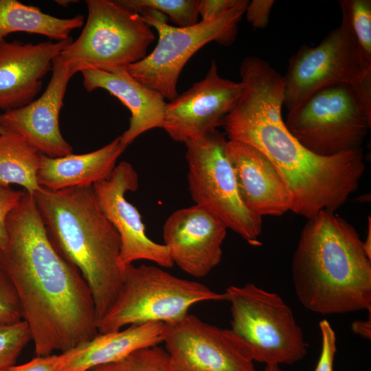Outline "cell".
<instances>
[{
    "label": "cell",
    "mask_w": 371,
    "mask_h": 371,
    "mask_svg": "<svg viewBox=\"0 0 371 371\" xmlns=\"http://www.w3.org/2000/svg\"><path fill=\"white\" fill-rule=\"evenodd\" d=\"M315 46L293 55L284 77V103L291 111L316 91L337 84L351 86L371 114V60L360 49L347 16Z\"/></svg>",
    "instance_id": "7"
},
{
    "label": "cell",
    "mask_w": 371,
    "mask_h": 371,
    "mask_svg": "<svg viewBox=\"0 0 371 371\" xmlns=\"http://www.w3.org/2000/svg\"><path fill=\"white\" fill-rule=\"evenodd\" d=\"M71 37L33 44L0 39V110L23 106L40 92L53 60L67 47Z\"/></svg>",
    "instance_id": "17"
},
{
    "label": "cell",
    "mask_w": 371,
    "mask_h": 371,
    "mask_svg": "<svg viewBox=\"0 0 371 371\" xmlns=\"http://www.w3.org/2000/svg\"><path fill=\"white\" fill-rule=\"evenodd\" d=\"M48 85L36 100L0 114V126L23 137L40 154L61 157L72 154L59 126V114L67 85L75 72L58 56L52 62Z\"/></svg>",
    "instance_id": "15"
},
{
    "label": "cell",
    "mask_w": 371,
    "mask_h": 371,
    "mask_svg": "<svg viewBox=\"0 0 371 371\" xmlns=\"http://www.w3.org/2000/svg\"><path fill=\"white\" fill-rule=\"evenodd\" d=\"M227 139L217 130L185 142L191 197L252 245H258L262 217L249 210L240 196L225 151Z\"/></svg>",
    "instance_id": "11"
},
{
    "label": "cell",
    "mask_w": 371,
    "mask_h": 371,
    "mask_svg": "<svg viewBox=\"0 0 371 371\" xmlns=\"http://www.w3.org/2000/svg\"><path fill=\"white\" fill-rule=\"evenodd\" d=\"M274 3L273 0H253L249 2L245 12L247 21L255 28L266 27Z\"/></svg>",
    "instance_id": "31"
},
{
    "label": "cell",
    "mask_w": 371,
    "mask_h": 371,
    "mask_svg": "<svg viewBox=\"0 0 371 371\" xmlns=\"http://www.w3.org/2000/svg\"><path fill=\"white\" fill-rule=\"evenodd\" d=\"M242 91L240 82L219 76L213 60L203 79L166 103L162 128L175 142L202 137L223 125Z\"/></svg>",
    "instance_id": "13"
},
{
    "label": "cell",
    "mask_w": 371,
    "mask_h": 371,
    "mask_svg": "<svg viewBox=\"0 0 371 371\" xmlns=\"http://www.w3.org/2000/svg\"><path fill=\"white\" fill-rule=\"evenodd\" d=\"M165 324L147 322L98 333L91 339L59 355L56 371H89L120 361L131 353L163 341Z\"/></svg>",
    "instance_id": "20"
},
{
    "label": "cell",
    "mask_w": 371,
    "mask_h": 371,
    "mask_svg": "<svg viewBox=\"0 0 371 371\" xmlns=\"http://www.w3.org/2000/svg\"><path fill=\"white\" fill-rule=\"evenodd\" d=\"M7 230L0 267L15 287L36 356L65 352L97 335L88 284L52 242L33 195L24 191Z\"/></svg>",
    "instance_id": "2"
},
{
    "label": "cell",
    "mask_w": 371,
    "mask_h": 371,
    "mask_svg": "<svg viewBox=\"0 0 371 371\" xmlns=\"http://www.w3.org/2000/svg\"><path fill=\"white\" fill-rule=\"evenodd\" d=\"M285 124L308 150L331 157L361 148L371 126V114L346 84L324 87L288 111Z\"/></svg>",
    "instance_id": "10"
},
{
    "label": "cell",
    "mask_w": 371,
    "mask_h": 371,
    "mask_svg": "<svg viewBox=\"0 0 371 371\" xmlns=\"http://www.w3.org/2000/svg\"><path fill=\"white\" fill-rule=\"evenodd\" d=\"M322 348L319 360L313 371H333V363L337 351L335 333L330 324L323 319L319 324Z\"/></svg>",
    "instance_id": "30"
},
{
    "label": "cell",
    "mask_w": 371,
    "mask_h": 371,
    "mask_svg": "<svg viewBox=\"0 0 371 371\" xmlns=\"http://www.w3.org/2000/svg\"><path fill=\"white\" fill-rule=\"evenodd\" d=\"M249 2L239 0L223 15L188 27L168 25L167 16L155 10H139L137 13L157 32L158 41L144 58L126 67L128 72L164 99L173 100L178 95L177 84L183 68L199 49L212 41L224 46L234 41Z\"/></svg>",
    "instance_id": "8"
},
{
    "label": "cell",
    "mask_w": 371,
    "mask_h": 371,
    "mask_svg": "<svg viewBox=\"0 0 371 371\" xmlns=\"http://www.w3.org/2000/svg\"><path fill=\"white\" fill-rule=\"evenodd\" d=\"M41 157L20 135L3 130L0 135V186L19 185L34 195L41 188L37 181Z\"/></svg>",
    "instance_id": "23"
},
{
    "label": "cell",
    "mask_w": 371,
    "mask_h": 371,
    "mask_svg": "<svg viewBox=\"0 0 371 371\" xmlns=\"http://www.w3.org/2000/svg\"><path fill=\"white\" fill-rule=\"evenodd\" d=\"M88 15L76 40L59 54L75 74L87 69L115 71L147 56L152 27L120 1L87 0Z\"/></svg>",
    "instance_id": "9"
},
{
    "label": "cell",
    "mask_w": 371,
    "mask_h": 371,
    "mask_svg": "<svg viewBox=\"0 0 371 371\" xmlns=\"http://www.w3.org/2000/svg\"><path fill=\"white\" fill-rule=\"evenodd\" d=\"M223 293L230 304V330L254 362L291 365L305 357L302 330L278 294L253 283L229 286Z\"/></svg>",
    "instance_id": "6"
},
{
    "label": "cell",
    "mask_w": 371,
    "mask_h": 371,
    "mask_svg": "<svg viewBox=\"0 0 371 371\" xmlns=\"http://www.w3.org/2000/svg\"><path fill=\"white\" fill-rule=\"evenodd\" d=\"M33 196L52 242L88 284L99 320L124 280L118 233L100 208L93 186L41 187Z\"/></svg>",
    "instance_id": "4"
},
{
    "label": "cell",
    "mask_w": 371,
    "mask_h": 371,
    "mask_svg": "<svg viewBox=\"0 0 371 371\" xmlns=\"http://www.w3.org/2000/svg\"><path fill=\"white\" fill-rule=\"evenodd\" d=\"M227 229L217 217L194 205L175 211L166 219L164 245L174 264L188 274L201 278L220 263Z\"/></svg>",
    "instance_id": "16"
},
{
    "label": "cell",
    "mask_w": 371,
    "mask_h": 371,
    "mask_svg": "<svg viewBox=\"0 0 371 371\" xmlns=\"http://www.w3.org/2000/svg\"><path fill=\"white\" fill-rule=\"evenodd\" d=\"M293 287L307 310L371 312V258L355 228L335 212L308 218L291 262Z\"/></svg>",
    "instance_id": "3"
},
{
    "label": "cell",
    "mask_w": 371,
    "mask_h": 371,
    "mask_svg": "<svg viewBox=\"0 0 371 371\" xmlns=\"http://www.w3.org/2000/svg\"><path fill=\"white\" fill-rule=\"evenodd\" d=\"M23 193L24 190H16L10 186H0V255L8 244V217L18 205Z\"/></svg>",
    "instance_id": "29"
},
{
    "label": "cell",
    "mask_w": 371,
    "mask_h": 371,
    "mask_svg": "<svg viewBox=\"0 0 371 371\" xmlns=\"http://www.w3.org/2000/svg\"><path fill=\"white\" fill-rule=\"evenodd\" d=\"M339 3L360 49L371 60V1L342 0Z\"/></svg>",
    "instance_id": "27"
},
{
    "label": "cell",
    "mask_w": 371,
    "mask_h": 371,
    "mask_svg": "<svg viewBox=\"0 0 371 371\" xmlns=\"http://www.w3.org/2000/svg\"><path fill=\"white\" fill-rule=\"evenodd\" d=\"M225 151L247 207L256 214L281 216L291 210V198L271 162L247 144L227 140Z\"/></svg>",
    "instance_id": "18"
},
{
    "label": "cell",
    "mask_w": 371,
    "mask_h": 371,
    "mask_svg": "<svg viewBox=\"0 0 371 371\" xmlns=\"http://www.w3.org/2000/svg\"><path fill=\"white\" fill-rule=\"evenodd\" d=\"M3 129L0 126V135L3 133Z\"/></svg>",
    "instance_id": "38"
},
{
    "label": "cell",
    "mask_w": 371,
    "mask_h": 371,
    "mask_svg": "<svg viewBox=\"0 0 371 371\" xmlns=\"http://www.w3.org/2000/svg\"><path fill=\"white\" fill-rule=\"evenodd\" d=\"M239 0H200L199 14L203 21L216 19L233 8Z\"/></svg>",
    "instance_id": "32"
},
{
    "label": "cell",
    "mask_w": 371,
    "mask_h": 371,
    "mask_svg": "<svg viewBox=\"0 0 371 371\" xmlns=\"http://www.w3.org/2000/svg\"><path fill=\"white\" fill-rule=\"evenodd\" d=\"M365 241H363V247L367 256L371 258V218L368 217V228Z\"/></svg>",
    "instance_id": "35"
},
{
    "label": "cell",
    "mask_w": 371,
    "mask_h": 371,
    "mask_svg": "<svg viewBox=\"0 0 371 371\" xmlns=\"http://www.w3.org/2000/svg\"><path fill=\"white\" fill-rule=\"evenodd\" d=\"M83 23L81 14L58 18L16 0H0V39H5L12 33L26 32L60 41L68 38L71 32Z\"/></svg>",
    "instance_id": "22"
},
{
    "label": "cell",
    "mask_w": 371,
    "mask_h": 371,
    "mask_svg": "<svg viewBox=\"0 0 371 371\" xmlns=\"http://www.w3.org/2000/svg\"><path fill=\"white\" fill-rule=\"evenodd\" d=\"M159 266L130 264L109 309L98 320L99 333L147 322L168 324L188 315L194 304L225 300L224 293L200 282L178 278Z\"/></svg>",
    "instance_id": "5"
},
{
    "label": "cell",
    "mask_w": 371,
    "mask_h": 371,
    "mask_svg": "<svg viewBox=\"0 0 371 371\" xmlns=\"http://www.w3.org/2000/svg\"><path fill=\"white\" fill-rule=\"evenodd\" d=\"M240 75L241 95L222 125L228 140L254 146L271 162L289 192L293 212L309 218L341 207L363 175L362 148L331 157L312 153L285 124L283 76L256 56L244 58Z\"/></svg>",
    "instance_id": "1"
},
{
    "label": "cell",
    "mask_w": 371,
    "mask_h": 371,
    "mask_svg": "<svg viewBox=\"0 0 371 371\" xmlns=\"http://www.w3.org/2000/svg\"><path fill=\"white\" fill-rule=\"evenodd\" d=\"M56 2L58 4V5H60L62 6H65V7H67L69 3H75V2H78V1H70V0H58V1H56Z\"/></svg>",
    "instance_id": "37"
},
{
    "label": "cell",
    "mask_w": 371,
    "mask_h": 371,
    "mask_svg": "<svg viewBox=\"0 0 371 371\" xmlns=\"http://www.w3.org/2000/svg\"><path fill=\"white\" fill-rule=\"evenodd\" d=\"M89 371H173L168 355L158 345L138 350L124 359Z\"/></svg>",
    "instance_id": "25"
},
{
    "label": "cell",
    "mask_w": 371,
    "mask_h": 371,
    "mask_svg": "<svg viewBox=\"0 0 371 371\" xmlns=\"http://www.w3.org/2000/svg\"><path fill=\"white\" fill-rule=\"evenodd\" d=\"M59 355L36 356L30 361L18 366H13L4 371H56Z\"/></svg>",
    "instance_id": "33"
},
{
    "label": "cell",
    "mask_w": 371,
    "mask_h": 371,
    "mask_svg": "<svg viewBox=\"0 0 371 371\" xmlns=\"http://www.w3.org/2000/svg\"><path fill=\"white\" fill-rule=\"evenodd\" d=\"M122 3L137 12L143 9L158 11L167 16L177 27L196 24L200 0H120Z\"/></svg>",
    "instance_id": "24"
},
{
    "label": "cell",
    "mask_w": 371,
    "mask_h": 371,
    "mask_svg": "<svg viewBox=\"0 0 371 371\" xmlns=\"http://www.w3.org/2000/svg\"><path fill=\"white\" fill-rule=\"evenodd\" d=\"M31 340L30 328L25 320L0 323V371L15 365L21 351Z\"/></svg>",
    "instance_id": "26"
},
{
    "label": "cell",
    "mask_w": 371,
    "mask_h": 371,
    "mask_svg": "<svg viewBox=\"0 0 371 371\" xmlns=\"http://www.w3.org/2000/svg\"><path fill=\"white\" fill-rule=\"evenodd\" d=\"M23 319L19 298L12 281L0 267V323Z\"/></svg>",
    "instance_id": "28"
},
{
    "label": "cell",
    "mask_w": 371,
    "mask_h": 371,
    "mask_svg": "<svg viewBox=\"0 0 371 371\" xmlns=\"http://www.w3.org/2000/svg\"><path fill=\"white\" fill-rule=\"evenodd\" d=\"M126 148L119 136L102 148L85 154L56 158L41 155L38 183L52 190L93 186L110 177Z\"/></svg>",
    "instance_id": "21"
},
{
    "label": "cell",
    "mask_w": 371,
    "mask_h": 371,
    "mask_svg": "<svg viewBox=\"0 0 371 371\" xmlns=\"http://www.w3.org/2000/svg\"><path fill=\"white\" fill-rule=\"evenodd\" d=\"M162 342L173 371H256L230 329L194 315L165 324Z\"/></svg>",
    "instance_id": "12"
},
{
    "label": "cell",
    "mask_w": 371,
    "mask_h": 371,
    "mask_svg": "<svg viewBox=\"0 0 371 371\" xmlns=\"http://www.w3.org/2000/svg\"><path fill=\"white\" fill-rule=\"evenodd\" d=\"M352 330L366 339H370L371 337V319L370 315L367 320H357L351 324Z\"/></svg>",
    "instance_id": "34"
},
{
    "label": "cell",
    "mask_w": 371,
    "mask_h": 371,
    "mask_svg": "<svg viewBox=\"0 0 371 371\" xmlns=\"http://www.w3.org/2000/svg\"><path fill=\"white\" fill-rule=\"evenodd\" d=\"M81 73L87 91L104 89L129 110L128 128L120 136L125 146L149 130L162 128L166 105L164 97L133 78L126 69L111 71L87 69Z\"/></svg>",
    "instance_id": "19"
},
{
    "label": "cell",
    "mask_w": 371,
    "mask_h": 371,
    "mask_svg": "<svg viewBox=\"0 0 371 371\" xmlns=\"http://www.w3.org/2000/svg\"><path fill=\"white\" fill-rule=\"evenodd\" d=\"M262 371H282L280 366L277 365H266Z\"/></svg>",
    "instance_id": "36"
},
{
    "label": "cell",
    "mask_w": 371,
    "mask_h": 371,
    "mask_svg": "<svg viewBox=\"0 0 371 371\" xmlns=\"http://www.w3.org/2000/svg\"><path fill=\"white\" fill-rule=\"evenodd\" d=\"M137 188V174L126 161L115 166L109 178L93 185L100 208L119 234L122 266L144 260L170 268L174 263L167 248L148 237L139 211L126 199L127 192Z\"/></svg>",
    "instance_id": "14"
}]
</instances>
